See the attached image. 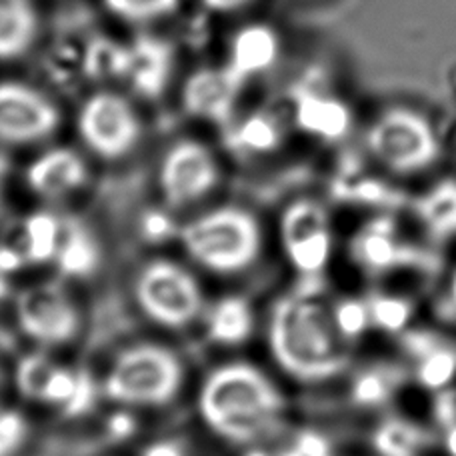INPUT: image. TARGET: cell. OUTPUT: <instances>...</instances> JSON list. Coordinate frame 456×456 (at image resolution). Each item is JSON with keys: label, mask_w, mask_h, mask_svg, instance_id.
Here are the masks:
<instances>
[{"label": "cell", "mask_w": 456, "mask_h": 456, "mask_svg": "<svg viewBox=\"0 0 456 456\" xmlns=\"http://www.w3.org/2000/svg\"><path fill=\"white\" fill-rule=\"evenodd\" d=\"M186 255L215 274L248 271L263 252V226L248 208L224 205L191 218L181 232Z\"/></svg>", "instance_id": "cell-3"}, {"label": "cell", "mask_w": 456, "mask_h": 456, "mask_svg": "<svg viewBox=\"0 0 456 456\" xmlns=\"http://www.w3.org/2000/svg\"><path fill=\"white\" fill-rule=\"evenodd\" d=\"M281 244L284 256L303 276H319L332 258L335 232L327 207L319 199L300 197L281 215Z\"/></svg>", "instance_id": "cell-11"}, {"label": "cell", "mask_w": 456, "mask_h": 456, "mask_svg": "<svg viewBox=\"0 0 456 456\" xmlns=\"http://www.w3.org/2000/svg\"><path fill=\"white\" fill-rule=\"evenodd\" d=\"M142 456H186V454L183 452V449H178V446L173 443H157V444H151Z\"/></svg>", "instance_id": "cell-35"}, {"label": "cell", "mask_w": 456, "mask_h": 456, "mask_svg": "<svg viewBox=\"0 0 456 456\" xmlns=\"http://www.w3.org/2000/svg\"><path fill=\"white\" fill-rule=\"evenodd\" d=\"M295 122L303 133L319 141L337 142L348 134L353 117L346 104L337 96L305 93L297 99Z\"/></svg>", "instance_id": "cell-18"}, {"label": "cell", "mask_w": 456, "mask_h": 456, "mask_svg": "<svg viewBox=\"0 0 456 456\" xmlns=\"http://www.w3.org/2000/svg\"><path fill=\"white\" fill-rule=\"evenodd\" d=\"M256 319L252 305L242 297H223L205 313V332L213 345L234 348L255 332Z\"/></svg>", "instance_id": "cell-22"}, {"label": "cell", "mask_w": 456, "mask_h": 456, "mask_svg": "<svg viewBox=\"0 0 456 456\" xmlns=\"http://www.w3.org/2000/svg\"><path fill=\"white\" fill-rule=\"evenodd\" d=\"M62 232V218L51 210H37L22 218L4 234V239L19 250L27 266L53 265Z\"/></svg>", "instance_id": "cell-17"}, {"label": "cell", "mask_w": 456, "mask_h": 456, "mask_svg": "<svg viewBox=\"0 0 456 456\" xmlns=\"http://www.w3.org/2000/svg\"><path fill=\"white\" fill-rule=\"evenodd\" d=\"M14 316L22 335L43 348L67 346L83 330V313L59 281L22 289L14 298Z\"/></svg>", "instance_id": "cell-9"}, {"label": "cell", "mask_w": 456, "mask_h": 456, "mask_svg": "<svg viewBox=\"0 0 456 456\" xmlns=\"http://www.w3.org/2000/svg\"><path fill=\"white\" fill-rule=\"evenodd\" d=\"M444 451L449 456H456V419L451 420L449 425H444V435H443Z\"/></svg>", "instance_id": "cell-36"}, {"label": "cell", "mask_w": 456, "mask_h": 456, "mask_svg": "<svg viewBox=\"0 0 456 456\" xmlns=\"http://www.w3.org/2000/svg\"><path fill=\"white\" fill-rule=\"evenodd\" d=\"M370 444L379 456H425L430 433L406 417H387L372 430Z\"/></svg>", "instance_id": "cell-25"}, {"label": "cell", "mask_w": 456, "mask_h": 456, "mask_svg": "<svg viewBox=\"0 0 456 456\" xmlns=\"http://www.w3.org/2000/svg\"><path fill=\"white\" fill-rule=\"evenodd\" d=\"M208 11H213L216 14H231V12H239L248 8L255 0H200Z\"/></svg>", "instance_id": "cell-32"}, {"label": "cell", "mask_w": 456, "mask_h": 456, "mask_svg": "<svg viewBox=\"0 0 456 456\" xmlns=\"http://www.w3.org/2000/svg\"><path fill=\"white\" fill-rule=\"evenodd\" d=\"M287 401L273 379L250 362H226L207 374L199 414L208 430L234 444H256L281 427Z\"/></svg>", "instance_id": "cell-2"}, {"label": "cell", "mask_w": 456, "mask_h": 456, "mask_svg": "<svg viewBox=\"0 0 456 456\" xmlns=\"http://www.w3.org/2000/svg\"><path fill=\"white\" fill-rule=\"evenodd\" d=\"M101 244L91 228L75 218H62V232L56 248L54 266L67 279H86L101 266Z\"/></svg>", "instance_id": "cell-21"}, {"label": "cell", "mask_w": 456, "mask_h": 456, "mask_svg": "<svg viewBox=\"0 0 456 456\" xmlns=\"http://www.w3.org/2000/svg\"><path fill=\"white\" fill-rule=\"evenodd\" d=\"M170 59L165 45L142 40L133 46H125V67L122 77L130 80L136 93L157 96L167 85Z\"/></svg>", "instance_id": "cell-24"}, {"label": "cell", "mask_w": 456, "mask_h": 456, "mask_svg": "<svg viewBox=\"0 0 456 456\" xmlns=\"http://www.w3.org/2000/svg\"><path fill=\"white\" fill-rule=\"evenodd\" d=\"M40 37L35 0H0V62L27 56Z\"/></svg>", "instance_id": "cell-19"}, {"label": "cell", "mask_w": 456, "mask_h": 456, "mask_svg": "<svg viewBox=\"0 0 456 456\" xmlns=\"http://www.w3.org/2000/svg\"><path fill=\"white\" fill-rule=\"evenodd\" d=\"M266 337L274 362L308 385L337 379L350 362L353 342L340 332L332 303L316 292H292L276 300Z\"/></svg>", "instance_id": "cell-1"}, {"label": "cell", "mask_w": 456, "mask_h": 456, "mask_svg": "<svg viewBox=\"0 0 456 456\" xmlns=\"http://www.w3.org/2000/svg\"><path fill=\"white\" fill-rule=\"evenodd\" d=\"M134 303L146 319L181 330L205 313V295L189 268L168 258H152L134 276Z\"/></svg>", "instance_id": "cell-7"}, {"label": "cell", "mask_w": 456, "mask_h": 456, "mask_svg": "<svg viewBox=\"0 0 456 456\" xmlns=\"http://www.w3.org/2000/svg\"><path fill=\"white\" fill-rule=\"evenodd\" d=\"M11 276L0 271V303H4V300L11 297Z\"/></svg>", "instance_id": "cell-37"}, {"label": "cell", "mask_w": 456, "mask_h": 456, "mask_svg": "<svg viewBox=\"0 0 456 456\" xmlns=\"http://www.w3.org/2000/svg\"><path fill=\"white\" fill-rule=\"evenodd\" d=\"M281 59V37L265 22L247 24L231 40L226 67L242 80H252L271 70Z\"/></svg>", "instance_id": "cell-16"}, {"label": "cell", "mask_w": 456, "mask_h": 456, "mask_svg": "<svg viewBox=\"0 0 456 456\" xmlns=\"http://www.w3.org/2000/svg\"><path fill=\"white\" fill-rule=\"evenodd\" d=\"M335 319L342 335L346 340L354 342L361 338L366 330L372 329L370 311L366 298H342L332 303Z\"/></svg>", "instance_id": "cell-30"}, {"label": "cell", "mask_w": 456, "mask_h": 456, "mask_svg": "<svg viewBox=\"0 0 456 456\" xmlns=\"http://www.w3.org/2000/svg\"><path fill=\"white\" fill-rule=\"evenodd\" d=\"M0 215H3V192H0Z\"/></svg>", "instance_id": "cell-40"}, {"label": "cell", "mask_w": 456, "mask_h": 456, "mask_svg": "<svg viewBox=\"0 0 456 456\" xmlns=\"http://www.w3.org/2000/svg\"><path fill=\"white\" fill-rule=\"evenodd\" d=\"M348 255L361 271L372 276L393 273L414 258L412 247L388 216H374L358 228L348 242Z\"/></svg>", "instance_id": "cell-14"}, {"label": "cell", "mask_w": 456, "mask_h": 456, "mask_svg": "<svg viewBox=\"0 0 456 456\" xmlns=\"http://www.w3.org/2000/svg\"><path fill=\"white\" fill-rule=\"evenodd\" d=\"M184 0H102L107 11L118 20L130 24H149L176 12Z\"/></svg>", "instance_id": "cell-29"}, {"label": "cell", "mask_w": 456, "mask_h": 456, "mask_svg": "<svg viewBox=\"0 0 456 456\" xmlns=\"http://www.w3.org/2000/svg\"><path fill=\"white\" fill-rule=\"evenodd\" d=\"M28 433V420L20 411L0 409V456L19 454Z\"/></svg>", "instance_id": "cell-31"}, {"label": "cell", "mask_w": 456, "mask_h": 456, "mask_svg": "<svg viewBox=\"0 0 456 456\" xmlns=\"http://www.w3.org/2000/svg\"><path fill=\"white\" fill-rule=\"evenodd\" d=\"M247 86L236 72L223 67H205L186 78L183 86V109L192 118L228 125Z\"/></svg>", "instance_id": "cell-13"}, {"label": "cell", "mask_w": 456, "mask_h": 456, "mask_svg": "<svg viewBox=\"0 0 456 456\" xmlns=\"http://www.w3.org/2000/svg\"><path fill=\"white\" fill-rule=\"evenodd\" d=\"M403 385V369L393 364H370L354 374L350 382V398L362 409H379L393 401Z\"/></svg>", "instance_id": "cell-27"}, {"label": "cell", "mask_w": 456, "mask_h": 456, "mask_svg": "<svg viewBox=\"0 0 456 456\" xmlns=\"http://www.w3.org/2000/svg\"><path fill=\"white\" fill-rule=\"evenodd\" d=\"M14 387L24 401L78 419L94 409L102 387L85 369L54 361L45 350L24 354L14 366Z\"/></svg>", "instance_id": "cell-6"}, {"label": "cell", "mask_w": 456, "mask_h": 456, "mask_svg": "<svg viewBox=\"0 0 456 456\" xmlns=\"http://www.w3.org/2000/svg\"><path fill=\"white\" fill-rule=\"evenodd\" d=\"M414 216L430 240H456V176L430 184L414 200Z\"/></svg>", "instance_id": "cell-20"}, {"label": "cell", "mask_w": 456, "mask_h": 456, "mask_svg": "<svg viewBox=\"0 0 456 456\" xmlns=\"http://www.w3.org/2000/svg\"><path fill=\"white\" fill-rule=\"evenodd\" d=\"M4 388H6V377H4V372H3V369H0V396H3V393H4Z\"/></svg>", "instance_id": "cell-39"}, {"label": "cell", "mask_w": 456, "mask_h": 456, "mask_svg": "<svg viewBox=\"0 0 456 456\" xmlns=\"http://www.w3.org/2000/svg\"><path fill=\"white\" fill-rule=\"evenodd\" d=\"M62 125V112L51 96L20 80L0 83V142L28 146L45 142Z\"/></svg>", "instance_id": "cell-12"}, {"label": "cell", "mask_w": 456, "mask_h": 456, "mask_svg": "<svg viewBox=\"0 0 456 456\" xmlns=\"http://www.w3.org/2000/svg\"><path fill=\"white\" fill-rule=\"evenodd\" d=\"M372 159L398 176L422 175L441 157V138L425 114L412 109H388L366 130Z\"/></svg>", "instance_id": "cell-5"}, {"label": "cell", "mask_w": 456, "mask_h": 456, "mask_svg": "<svg viewBox=\"0 0 456 456\" xmlns=\"http://www.w3.org/2000/svg\"><path fill=\"white\" fill-rule=\"evenodd\" d=\"M242 456H305V452L300 451V446L295 443L292 446H287V449H260V446H255L248 452H244Z\"/></svg>", "instance_id": "cell-34"}, {"label": "cell", "mask_w": 456, "mask_h": 456, "mask_svg": "<svg viewBox=\"0 0 456 456\" xmlns=\"http://www.w3.org/2000/svg\"><path fill=\"white\" fill-rule=\"evenodd\" d=\"M449 300H451V305H452V308L456 311V271L452 273L451 282H449Z\"/></svg>", "instance_id": "cell-38"}, {"label": "cell", "mask_w": 456, "mask_h": 456, "mask_svg": "<svg viewBox=\"0 0 456 456\" xmlns=\"http://www.w3.org/2000/svg\"><path fill=\"white\" fill-rule=\"evenodd\" d=\"M160 197L173 210H184L205 200L221 183L215 152L197 138H178L162 154L157 175Z\"/></svg>", "instance_id": "cell-10"}, {"label": "cell", "mask_w": 456, "mask_h": 456, "mask_svg": "<svg viewBox=\"0 0 456 456\" xmlns=\"http://www.w3.org/2000/svg\"><path fill=\"white\" fill-rule=\"evenodd\" d=\"M91 170L80 152L69 146H54L40 152L27 167L24 181L38 199L46 202H61L83 191Z\"/></svg>", "instance_id": "cell-15"}, {"label": "cell", "mask_w": 456, "mask_h": 456, "mask_svg": "<svg viewBox=\"0 0 456 456\" xmlns=\"http://www.w3.org/2000/svg\"><path fill=\"white\" fill-rule=\"evenodd\" d=\"M414 379L420 387L441 393L456 379V348L438 337L422 335L411 338Z\"/></svg>", "instance_id": "cell-23"}, {"label": "cell", "mask_w": 456, "mask_h": 456, "mask_svg": "<svg viewBox=\"0 0 456 456\" xmlns=\"http://www.w3.org/2000/svg\"><path fill=\"white\" fill-rule=\"evenodd\" d=\"M170 226L173 224H170L167 213H151L144 221V231L151 239H162L170 231Z\"/></svg>", "instance_id": "cell-33"}, {"label": "cell", "mask_w": 456, "mask_h": 456, "mask_svg": "<svg viewBox=\"0 0 456 456\" xmlns=\"http://www.w3.org/2000/svg\"><path fill=\"white\" fill-rule=\"evenodd\" d=\"M282 142V126L268 112H255L228 128L226 146L240 157H263L279 149Z\"/></svg>", "instance_id": "cell-26"}, {"label": "cell", "mask_w": 456, "mask_h": 456, "mask_svg": "<svg viewBox=\"0 0 456 456\" xmlns=\"http://www.w3.org/2000/svg\"><path fill=\"white\" fill-rule=\"evenodd\" d=\"M184 385V364L168 346L141 342L120 350L102 379V395L120 406L159 409Z\"/></svg>", "instance_id": "cell-4"}, {"label": "cell", "mask_w": 456, "mask_h": 456, "mask_svg": "<svg viewBox=\"0 0 456 456\" xmlns=\"http://www.w3.org/2000/svg\"><path fill=\"white\" fill-rule=\"evenodd\" d=\"M370 311L372 329L382 332H403L409 327L414 314V305L406 297L390 295V292H377V295L366 298Z\"/></svg>", "instance_id": "cell-28"}, {"label": "cell", "mask_w": 456, "mask_h": 456, "mask_svg": "<svg viewBox=\"0 0 456 456\" xmlns=\"http://www.w3.org/2000/svg\"><path fill=\"white\" fill-rule=\"evenodd\" d=\"M77 133L94 157L120 160L133 152L142 138V120L125 94L96 91L80 104Z\"/></svg>", "instance_id": "cell-8"}]
</instances>
